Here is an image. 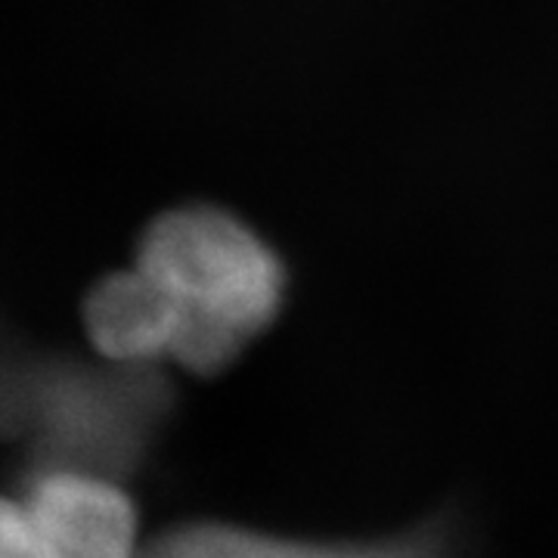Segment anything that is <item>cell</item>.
I'll return each instance as SVG.
<instances>
[{"mask_svg": "<svg viewBox=\"0 0 558 558\" xmlns=\"http://www.w3.org/2000/svg\"><path fill=\"white\" fill-rule=\"evenodd\" d=\"M22 481L28 558H140L137 509L119 481L44 472Z\"/></svg>", "mask_w": 558, "mask_h": 558, "instance_id": "obj_4", "label": "cell"}, {"mask_svg": "<svg viewBox=\"0 0 558 558\" xmlns=\"http://www.w3.org/2000/svg\"><path fill=\"white\" fill-rule=\"evenodd\" d=\"M0 558H28V515L20 497H0Z\"/></svg>", "mask_w": 558, "mask_h": 558, "instance_id": "obj_6", "label": "cell"}, {"mask_svg": "<svg viewBox=\"0 0 558 558\" xmlns=\"http://www.w3.org/2000/svg\"><path fill=\"white\" fill-rule=\"evenodd\" d=\"M84 326L102 360L128 366H159L174 360L180 339V307L143 270L102 277L84 299Z\"/></svg>", "mask_w": 558, "mask_h": 558, "instance_id": "obj_5", "label": "cell"}, {"mask_svg": "<svg viewBox=\"0 0 558 558\" xmlns=\"http://www.w3.org/2000/svg\"><path fill=\"white\" fill-rule=\"evenodd\" d=\"M140 558H465L457 512H435L381 537H299L236 521H180L143 543Z\"/></svg>", "mask_w": 558, "mask_h": 558, "instance_id": "obj_3", "label": "cell"}, {"mask_svg": "<svg viewBox=\"0 0 558 558\" xmlns=\"http://www.w3.org/2000/svg\"><path fill=\"white\" fill-rule=\"evenodd\" d=\"M159 366L47 354L0 329V444L25 450L22 475H137L174 416Z\"/></svg>", "mask_w": 558, "mask_h": 558, "instance_id": "obj_1", "label": "cell"}, {"mask_svg": "<svg viewBox=\"0 0 558 558\" xmlns=\"http://www.w3.org/2000/svg\"><path fill=\"white\" fill-rule=\"evenodd\" d=\"M134 267L178 301L174 363L196 376L230 369L277 323L289 295L277 248L215 205H183L149 220Z\"/></svg>", "mask_w": 558, "mask_h": 558, "instance_id": "obj_2", "label": "cell"}]
</instances>
